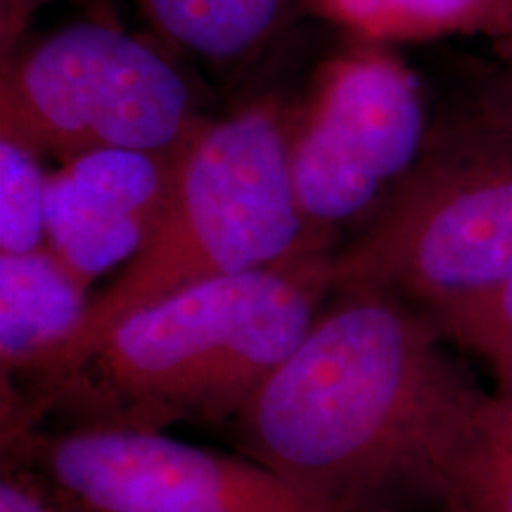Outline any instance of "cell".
Instances as JSON below:
<instances>
[{"label":"cell","mask_w":512,"mask_h":512,"mask_svg":"<svg viewBox=\"0 0 512 512\" xmlns=\"http://www.w3.org/2000/svg\"><path fill=\"white\" fill-rule=\"evenodd\" d=\"M12 458L41 472L83 512H344L252 458L223 456L164 430L79 425L3 434Z\"/></svg>","instance_id":"7"},{"label":"cell","mask_w":512,"mask_h":512,"mask_svg":"<svg viewBox=\"0 0 512 512\" xmlns=\"http://www.w3.org/2000/svg\"><path fill=\"white\" fill-rule=\"evenodd\" d=\"M441 512H512V380H496L448 477Z\"/></svg>","instance_id":"12"},{"label":"cell","mask_w":512,"mask_h":512,"mask_svg":"<svg viewBox=\"0 0 512 512\" xmlns=\"http://www.w3.org/2000/svg\"><path fill=\"white\" fill-rule=\"evenodd\" d=\"M444 342L399 294L337 290L235 418L240 451L344 512L441 510L489 394Z\"/></svg>","instance_id":"1"},{"label":"cell","mask_w":512,"mask_h":512,"mask_svg":"<svg viewBox=\"0 0 512 512\" xmlns=\"http://www.w3.org/2000/svg\"><path fill=\"white\" fill-rule=\"evenodd\" d=\"M425 311L448 342L484 358L496 380H512V280L446 299Z\"/></svg>","instance_id":"14"},{"label":"cell","mask_w":512,"mask_h":512,"mask_svg":"<svg viewBox=\"0 0 512 512\" xmlns=\"http://www.w3.org/2000/svg\"><path fill=\"white\" fill-rule=\"evenodd\" d=\"M147 27L174 55L211 67L259 57L290 24L294 0H136Z\"/></svg>","instance_id":"10"},{"label":"cell","mask_w":512,"mask_h":512,"mask_svg":"<svg viewBox=\"0 0 512 512\" xmlns=\"http://www.w3.org/2000/svg\"><path fill=\"white\" fill-rule=\"evenodd\" d=\"M0 512H83L67 501L41 472L19 460H5Z\"/></svg>","instance_id":"15"},{"label":"cell","mask_w":512,"mask_h":512,"mask_svg":"<svg viewBox=\"0 0 512 512\" xmlns=\"http://www.w3.org/2000/svg\"><path fill=\"white\" fill-rule=\"evenodd\" d=\"M204 119L178 55L121 24H69L3 60L0 136L41 157L176 152Z\"/></svg>","instance_id":"5"},{"label":"cell","mask_w":512,"mask_h":512,"mask_svg":"<svg viewBox=\"0 0 512 512\" xmlns=\"http://www.w3.org/2000/svg\"><path fill=\"white\" fill-rule=\"evenodd\" d=\"M332 287L394 292L422 309L512 280V112L484 88L430 128L411 174L347 245Z\"/></svg>","instance_id":"4"},{"label":"cell","mask_w":512,"mask_h":512,"mask_svg":"<svg viewBox=\"0 0 512 512\" xmlns=\"http://www.w3.org/2000/svg\"><path fill=\"white\" fill-rule=\"evenodd\" d=\"M48 183L36 150L0 136V254L48 247Z\"/></svg>","instance_id":"13"},{"label":"cell","mask_w":512,"mask_h":512,"mask_svg":"<svg viewBox=\"0 0 512 512\" xmlns=\"http://www.w3.org/2000/svg\"><path fill=\"white\" fill-rule=\"evenodd\" d=\"M418 76L387 46L356 41L325 60L290 107L287 152L299 211L318 247L368 223L425 150Z\"/></svg>","instance_id":"6"},{"label":"cell","mask_w":512,"mask_h":512,"mask_svg":"<svg viewBox=\"0 0 512 512\" xmlns=\"http://www.w3.org/2000/svg\"><path fill=\"white\" fill-rule=\"evenodd\" d=\"M486 91L512 112V48L503 50V67L486 83Z\"/></svg>","instance_id":"17"},{"label":"cell","mask_w":512,"mask_h":512,"mask_svg":"<svg viewBox=\"0 0 512 512\" xmlns=\"http://www.w3.org/2000/svg\"><path fill=\"white\" fill-rule=\"evenodd\" d=\"M287 124L290 107L280 98L204 119L178 150L174 190L157 230L34 375L38 392L83 366L126 316L183 287L328 252L299 211Z\"/></svg>","instance_id":"3"},{"label":"cell","mask_w":512,"mask_h":512,"mask_svg":"<svg viewBox=\"0 0 512 512\" xmlns=\"http://www.w3.org/2000/svg\"><path fill=\"white\" fill-rule=\"evenodd\" d=\"M176 152L93 150L50 171L48 247L86 285L131 264L162 221Z\"/></svg>","instance_id":"8"},{"label":"cell","mask_w":512,"mask_h":512,"mask_svg":"<svg viewBox=\"0 0 512 512\" xmlns=\"http://www.w3.org/2000/svg\"><path fill=\"white\" fill-rule=\"evenodd\" d=\"M330 254L204 280L131 313L83 366L10 415L72 408L81 425L159 432L235 420L335 292Z\"/></svg>","instance_id":"2"},{"label":"cell","mask_w":512,"mask_h":512,"mask_svg":"<svg viewBox=\"0 0 512 512\" xmlns=\"http://www.w3.org/2000/svg\"><path fill=\"white\" fill-rule=\"evenodd\" d=\"M304 10L356 41L427 43L448 36H486L512 48V0H302Z\"/></svg>","instance_id":"11"},{"label":"cell","mask_w":512,"mask_h":512,"mask_svg":"<svg viewBox=\"0 0 512 512\" xmlns=\"http://www.w3.org/2000/svg\"><path fill=\"white\" fill-rule=\"evenodd\" d=\"M50 3H55V0H0V53H3V60L15 55L31 19ZM67 3L86 10L91 19L119 24L114 0H67Z\"/></svg>","instance_id":"16"},{"label":"cell","mask_w":512,"mask_h":512,"mask_svg":"<svg viewBox=\"0 0 512 512\" xmlns=\"http://www.w3.org/2000/svg\"><path fill=\"white\" fill-rule=\"evenodd\" d=\"M88 285L50 247L0 254L3 377H34L86 316Z\"/></svg>","instance_id":"9"}]
</instances>
